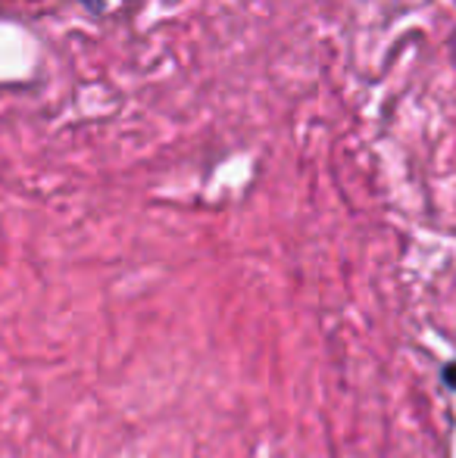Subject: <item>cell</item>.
Returning <instances> with one entry per match:
<instances>
[{"instance_id": "1", "label": "cell", "mask_w": 456, "mask_h": 458, "mask_svg": "<svg viewBox=\"0 0 456 458\" xmlns=\"http://www.w3.org/2000/svg\"><path fill=\"white\" fill-rule=\"evenodd\" d=\"M444 380H447L451 386H456V362L444 368Z\"/></svg>"}]
</instances>
